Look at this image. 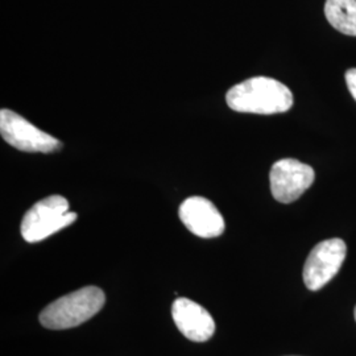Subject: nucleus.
<instances>
[{"instance_id": "obj_9", "label": "nucleus", "mask_w": 356, "mask_h": 356, "mask_svg": "<svg viewBox=\"0 0 356 356\" xmlns=\"http://www.w3.org/2000/svg\"><path fill=\"white\" fill-rule=\"evenodd\" d=\"M325 15L337 31L356 36V0H326Z\"/></svg>"}, {"instance_id": "obj_4", "label": "nucleus", "mask_w": 356, "mask_h": 356, "mask_svg": "<svg viewBox=\"0 0 356 356\" xmlns=\"http://www.w3.org/2000/svg\"><path fill=\"white\" fill-rule=\"evenodd\" d=\"M1 138L23 152L51 153L63 148V143L35 127L22 115L3 108L0 111Z\"/></svg>"}, {"instance_id": "obj_10", "label": "nucleus", "mask_w": 356, "mask_h": 356, "mask_svg": "<svg viewBox=\"0 0 356 356\" xmlns=\"http://www.w3.org/2000/svg\"><path fill=\"white\" fill-rule=\"evenodd\" d=\"M346 83L348 86V90L351 92V95L354 97V99L356 101V69H350L347 73H346Z\"/></svg>"}, {"instance_id": "obj_5", "label": "nucleus", "mask_w": 356, "mask_h": 356, "mask_svg": "<svg viewBox=\"0 0 356 356\" xmlns=\"http://www.w3.org/2000/svg\"><path fill=\"white\" fill-rule=\"evenodd\" d=\"M347 254L346 243L339 239H327L318 243L306 259L304 281L309 291H319L339 272Z\"/></svg>"}, {"instance_id": "obj_8", "label": "nucleus", "mask_w": 356, "mask_h": 356, "mask_svg": "<svg viewBox=\"0 0 356 356\" xmlns=\"http://www.w3.org/2000/svg\"><path fill=\"white\" fill-rule=\"evenodd\" d=\"M172 316L182 335L193 342L209 341L216 331V322L210 313L189 298H177L172 306Z\"/></svg>"}, {"instance_id": "obj_11", "label": "nucleus", "mask_w": 356, "mask_h": 356, "mask_svg": "<svg viewBox=\"0 0 356 356\" xmlns=\"http://www.w3.org/2000/svg\"><path fill=\"white\" fill-rule=\"evenodd\" d=\"M354 313H355V314H354V316H355V321H356V307H355V312H354Z\"/></svg>"}, {"instance_id": "obj_1", "label": "nucleus", "mask_w": 356, "mask_h": 356, "mask_svg": "<svg viewBox=\"0 0 356 356\" xmlns=\"http://www.w3.org/2000/svg\"><path fill=\"white\" fill-rule=\"evenodd\" d=\"M226 101L234 111L248 114L273 115L286 113L293 106L288 86L269 76H254L227 91Z\"/></svg>"}, {"instance_id": "obj_7", "label": "nucleus", "mask_w": 356, "mask_h": 356, "mask_svg": "<svg viewBox=\"0 0 356 356\" xmlns=\"http://www.w3.org/2000/svg\"><path fill=\"white\" fill-rule=\"evenodd\" d=\"M178 216L191 234L211 239L225 232V219L216 204L204 197H191L185 200L178 210Z\"/></svg>"}, {"instance_id": "obj_3", "label": "nucleus", "mask_w": 356, "mask_h": 356, "mask_svg": "<svg viewBox=\"0 0 356 356\" xmlns=\"http://www.w3.org/2000/svg\"><path fill=\"white\" fill-rule=\"evenodd\" d=\"M76 219L69 202L61 195L47 197L33 204L22 220V235L28 243H38L70 226Z\"/></svg>"}, {"instance_id": "obj_6", "label": "nucleus", "mask_w": 356, "mask_h": 356, "mask_svg": "<svg viewBox=\"0 0 356 356\" xmlns=\"http://www.w3.org/2000/svg\"><path fill=\"white\" fill-rule=\"evenodd\" d=\"M314 179V169L294 159L279 160L269 173L272 195L281 204L297 201L313 185Z\"/></svg>"}, {"instance_id": "obj_2", "label": "nucleus", "mask_w": 356, "mask_h": 356, "mask_svg": "<svg viewBox=\"0 0 356 356\" xmlns=\"http://www.w3.org/2000/svg\"><path fill=\"white\" fill-rule=\"evenodd\" d=\"M106 302L102 289L85 286L53 301L40 313V323L51 330L73 329L92 318Z\"/></svg>"}]
</instances>
